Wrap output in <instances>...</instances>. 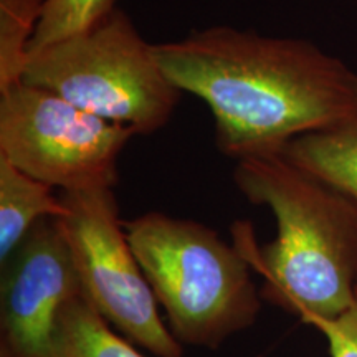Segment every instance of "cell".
<instances>
[{
	"label": "cell",
	"mask_w": 357,
	"mask_h": 357,
	"mask_svg": "<svg viewBox=\"0 0 357 357\" xmlns=\"http://www.w3.org/2000/svg\"><path fill=\"white\" fill-rule=\"evenodd\" d=\"M154 52L211 108L217 149L235 160L281 155L296 137L357 118V73L307 40L215 25Z\"/></svg>",
	"instance_id": "obj_1"
},
{
	"label": "cell",
	"mask_w": 357,
	"mask_h": 357,
	"mask_svg": "<svg viewBox=\"0 0 357 357\" xmlns=\"http://www.w3.org/2000/svg\"><path fill=\"white\" fill-rule=\"evenodd\" d=\"M236 189L276 220L258 248L252 223L235 222V243L263 280V301L311 326L344 312L357 288V204L283 155L236 160Z\"/></svg>",
	"instance_id": "obj_2"
},
{
	"label": "cell",
	"mask_w": 357,
	"mask_h": 357,
	"mask_svg": "<svg viewBox=\"0 0 357 357\" xmlns=\"http://www.w3.org/2000/svg\"><path fill=\"white\" fill-rule=\"evenodd\" d=\"M124 230L182 346L218 349L257 323L263 298L238 245L205 223L155 211L124 220Z\"/></svg>",
	"instance_id": "obj_3"
},
{
	"label": "cell",
	"mask_w": 357,
	"mask_h": 357,
	"mask_svg": "<svg viewBox=\"0 0 357 357\" xmlns=\"http://www.w3.org/2000/svg\"><path fill=\"white\" fill-rule=\"evenodd\" d=\"M22 82L136 134L166 126L182 95L154 45L119 8L86 32L30 53Z\"/></svg>",
	"instance_id": "obj_4"
},
{
	"label": "cell",
	"mask_w": 357,
	"mask_h": 357,
	"mask_svg": "<svg viewBox=\"0 0 357 357\" xmlns=\"http://www.w3.org/2000/svg\"><path fill=\"white\" fill-rule=\"evenodd\" d=\"M132 129L24 82L0 93V155L61 192L114 189Z\"/></svg>",
	"instance_id": "obj_5"
},
{
	"label": "cell",
	"mask_w": 357,
	"mask_h": 357,
	"mask_svg": "<svg viewBox=\"0 0 357 357\" xmlns=\"http://www.w3.org/2000/svg\"><path fill=\"white\" fill-rule=\"evenodd\" d=\"M58 218L70 245L84 298L113 328L155 357H182L159 314L158 300L129 243L114 189L61 192Z\"/></svg>",
	"instance_id": "obj_6"
},
{
	"label": "cell",
	"mask_w": 357,
	"mask_h": 357,
	"mask_svg": "<svg viewBox=\"0 0 357 357\" xmlns=\"http://www.w3.org/2000/svg\"><path fill=\"white\" fill-rule=\"evenodd\" d=\"M82 293L58 218H42L2 263L0 357H50L58 312Z\"/></svg>",
	"instance_id": "obj_7"
},
{
	"label": "cell",
	"mask_w": 357,
	"mask_h": 357,
	"mask_svg": "<svg viewBox=\"0 0 357 357\" xmlns=\"http://www.w3.org/2000/svg\"><path fill=\"white\" fill-rule=\"evenodd\" d=\"M66 205L53 187L37 181L0 155V263L42 218H61Z\"/></svg>",
	"instance_id": "obj_8"
},
{
	"label": "cell",
	"mask_w": 357,
	"mask_h": 357,
	"mask_svg": "<svg viewBox=\"0 0 357 357\" xmlns=\"http://www.w3.org/2000/svg\"><path fill=\"white\" fill-rule=\"evenodd\" d=\"M281 155L357 204V118L296 137Z\"/></svg>",
	"instance_id": "obj_9"
},
{
	"label": "cell",
	"mask_w": 357,
	"mask_h": 357,
	"mask_svg": "<svg viewBox=\"0 0 357 357\" xmlns=\"http://www.w3.org/2000/svg\"><path fill=\"white\" fill-rule=\"evenodd\" d=\"M50 357H146L84 298H70L58 312Z\"/></svg>",
	"instance_id": "obj_10"
},
{
	"label": "cell",
	"mask_w": 357,
	"mask_h": 357,
	"mask_svg": "<svg viewBox=\"0 0 357 357\" xmlns=\"http://www.w3.org/2000/svg\"><path fill=\"white\" fill-rule=\"evenodd\" d=\"M47 0H0V93L22 82Z\"/></svg>",
	"instance_id": "obj_11"
},
{
	"label": "cell",
	"mask_w": 357,
	"mask_h": 357,
	"mask_svg": "<svg viewBox=\"0 0 357 357\" xmlns=\"http://www.w3.org/2000/svg\"><path fill=\"white\" fill-rule=\"evenodd\" d=\"M118 0H47L30 43V53L79 35L105 20Z\"/></svg>",
	"instance_id": "obj_12"
},
{
	"label": "cell",
	"mask_w": 357,
	"mask_h": 357,
	"mask_svg": "<svg viewBox=\"0 0 357 357\" xmlns=\"http://www.w3.org/2000/svg\"><path fill=\"white\" fill-rule=\"evenodd\" d=\"M323 334L331 357H357V288L354 300L344 312L333 319L311 324Z\"/></svg>",
	"instance_id": "obj_13"
}]
</instances>
